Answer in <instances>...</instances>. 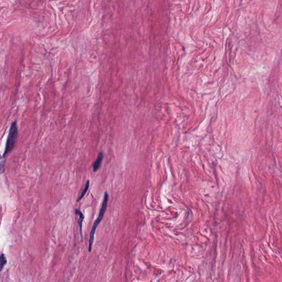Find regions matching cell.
I'll use <instances>...</instances> for the list:
<instances>
[{
    "label": "cell",
    "mask_w": 282,
    "mask_h": 282,
    "mask_svg": "<svg viewBox=\"0 0 282 282\" xmlns=\"http://www.w3.org/2000/svg\"><path fill=\"white\" fill-rule=\"evenodd\" d=\"M18 126L17 121L15 120L13 123H12L10 130L8 133L7 139L6 143L5 149L3 154L2 158H5L6 156L12 152V151L14 148L16 146L17 141V137H18Z\"/></svg>",
    "instance_id": "cell-1"
},
{
    "label": "cell",
    "mask_w": 282,
    "mask_h": 282,
    "mask_svg": "<svg viewBox=\"0 0 282 282\" xmlns=\"http://www.w3.org/2000/svg\"><path fill=\"white\" fill-rule=\"evenodd\" d=\"M108 199H109V194L107 192H105V194H104V200H103V203L101 205V208L100 210L98 217L94 221L93 226L92 227V229L91 230L90 237H89V247H88V251L89 252H91V251H92V245H93V243L94 238V235H95V233H96V229L97 228V226L100 223L102 219L104 217V214H105V211L107 210Z\"/></svg>",
    "instance_id": "cell-2"
},
{
    "label": "cell",
    "mask_w": 282,
    "mask_h": 282,
    "mask_svg": "<svg viewBox=\"0 0 282 282\" xmlns=\"http://www.w3.org/2000/svg\"><path fill=\"white\" fill-rule=\"evenodd\" d=\"M75 213H76V214H77V215L79 216V219H78V226L80 227V237H81V239L82 240V227L83 221V219H84V215H83L82 212L81 211H80L79 210H77V209L76 210Z\"/></svg>",
    "instance_id": "cell-3"
},
{
    "label": "cell",
    "mask_w": 282,
    "mask_h": 282,
    "mask_svg": "<svg viewBox=\"0 0 282 282\" xmlns=\"http://www.w3.org/2000/svg\"><path fill=\"white\" fill-rule=\"evenodd\" d=\"M103 159V154L102 152H100L99 153L97 159H96L95 162L94 163L93 166L94 172L98 170L99 168H100Z\"/></svg>",
    "instance_id": "cell-4"
},
{
    "label": "cell",
    "mask_w": 282,
    "mask_h": 282,
    "mask_svg": "<svg viewBox=\"0 0 282 282\" xmlns=\"http://www.w3.org/2000/svg\"><path fill=\"white\" fill-rule=\"evenodd\" d=\"M89 181L88 180V181H87L86 184H85V187H84V188L81 194H80V196L78 197V198L77 202L80 201V200H82V198H83V197L84 196V195L86 194V192L88 191V189H89Z\"/></svg>",
    "instance_id": "cell-5"
},
{
    "label": "cell",
    "mask_w": 282,
    "mask_h": 282,
    "mask_svg": "<svg viewBox=\"0 0 282 282\" xmlns=\"http://www.w3.org/2000/svg\"><path fill=\"white\" fill-rule=\"evenodd\" d=\"M7 263V259L5 255L2 253L0 255V272L2 271L3 267L5 266Z\"/></svg>",
    "instance_id": "cell-6"
}]
</instances>
